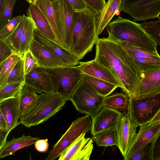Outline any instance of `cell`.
<instances>
[{
	"label": "cell",
	"mask_w": 160,
	"mask_h": 160,
	"mask_svg": "<svg viewBox=\"0 0 160 160\" xmlns=\"http://www.w3.org/2000/svg\"><path fill=\"white\" fill-rule=\"evenodd\" d=\"M94 60L111 72L129 98L133 97L142 71L118 42L108 38H99Z\"/></svg>",
	"instance_id": "1"
},
{
	"label": "cell",
	"mask_w": 160,
	"mask_h": 160,
	"mask_svg": "<svg viewBox=\"0 0 160 160\" xmlns=\"http://www.w3.org/2000/svg\"><path fill=\"white\" fill-rule=\"evenodd\" d=\"M96 14L88 8L75 11L70 50L79 61L92 51L99 38Z\"/></svg>",
	"instance_id": "2"
},
{
	"label": "cell",
	"mask_w": 160,
	"mask_h": 160,
	"mask_svg": "<svg viewBox=\"0 0 160 160\" xmlns=\"http://www.w3.org/2000/svg\"><path fill=\"white\" fill-rule=\"evenodd\" d=\"M106 28L109 39L126 42L159 54L155 42L140 24L119 16L110 22Z\"/></svg>",
	"instance_id": "3"
},
{
	"label": "cell",
	"mask_w": 160,
	"mask_h": 160,
	"mask_svg": "<svg viewBox=\"0 0 160 160\" xmlns=\"http://www.w3.org/2000/svg\"><path fill=\"white\" fill-rule=\"evenodd\" d=\"M39 94L34 105L20 118V123L27 128L46 121L60 110L68 100L57 92Z\"/></svg>",
	"instance_id": "4"
},
{
	"label": "cell",
	"mask_w": 160,
	"mask_h": 160,
	"mask_svg": "<svg viewBox=\"0 0 160 160\" xmlns=\"http://www.w3.org/2000/svg\"><path fill=\"white\" fill-rule=\"evenodd\" d=\"M45 68L49 73L56 92L70 100L82 79L83 73L79 66Z\"/></svg>",
	"instance_id": "5"
},
{
	"label": "cell",
	"mask_w": 160,
	"mask_h": 160,
	"mask_svg": "<svg viewBox=\"0 0 160 160\" xmlns=\"http://www.w3.org/2000/svg\"><path fill=\"white\" fill-rule=\"evenodd\" d=\"M104 98L82 79L69 100L77 111L92 118L103 106Z\"/></svg>",
	"instance_id": "6"
},
{
	"label": "cell",
	"mask_w": 160,
	"mask_h": 160,
	"mask_svg": "<svg viewBox=\"0 0 160 160\" xmlns=\"http://www.w3.org/2000/svg\"><path fill=\"white\" fill-rule=\"evenodd\" d=\"M86 115L73 121L70 126L49 151L46 160L56 159L82 134L91 131L92 121Z\"/></svg>",
	"instance_id": "7"
},
{
	"label": "cell",
	"mask_w": 160,
	"mask_h": 160,
	"mask_svg": "<svg viewBox=\"0 0 160 160\" xmlns=\"http://www.w3.org/2000/svg\"><path fill=\"white\" fill-rule=\"evenodd\" d=\"M160 108V94L136 100L129 98L127 112L131 119L138 126L147 124Z\"/></svg>",
	"instance_id": "8"
},
{
	"label": "cell",
	"mask_w": 160,
	"mask_h": 160,
	"mask_svg": "<svg viewBox=\"0 0 160 160\" xmlns=\"http://www.w3.org/2000/svg\"><path fill=\"white\" fill-rule=\"evenodd\" d=\"M58 27L65 48L70 50L75 11L66 0L52 3Z\"/></svg>",
	"instance_id": "9"
},
{
	"label": "cell",
	"mask_w": 160,
	"mask_h": 160,
	"mask_svg": "<svg viewBox=\"0 0 160 160\" xmlns=\"http://www.w3.org/2000/svg\"><path fill=\"white\" fill-rule=\"evenodd\" d=\"M118 10L128 14L137 21L159 18L160 0H122Z\"/></svg>",
	"instance_id": "10"
},
{
	"label": "cell",
	"mask_w": 160,
	"mask_h": 160,
	"mask_svg": "<svg viewBox=\"0 0 160 160\" xmlns=\"http://www.w3.org/2000/svg\"><path fill=\"white\" fill-rule=\"evenodd\" d=\"M142 71L160 69V56L128 42L118 41Z\"/></svg>",
	"instance_id": "11"
},
{
	"label": "cell",
	"mask_w": 160,
	"mask_h": 160,
	"mask_svg": "<svg viewBox=\"0 0 160 160\" xmlns=\"http://www.w3.org/2000/svg\"><path fill=\"white\" fill-rule=\"evenodd\" d=\"M34 39L53 54L64 66L79 64L80 62L70 50L48 38L37 27L34 30Z\"/></svg>",
	"instance_id": "12"
},
{
	"label": "cell",
	"mask_w": 160,
	"mask_h": 160,
	"mask_svg": "<svg viewBox=\"0 0 160 160\" xmlns=\"http://www.w3.org/2000/svg\"><path fill=\"white\" fill-rule=\"evenodd\" d=\"M160 94V69L142 72L141 80L132 98L140 100Z\"/></svg>",
	"instance_id": "13"
},
{
	"label": "cell",
	"mask_w": 160,
	"mask_h": 160,
	"mask_svg": "<svg viewBox=\"0 0 160 160\" xmlns=\"http://www.w3.org/2000/svg\"><path fill=\"white\" fill-rule=\"evenodd\" d=\"M160 129V121L152 125L148 123L140 126L124 160H130L139 151L154 142Z\"/></svg>",
	"instance_id": "14"
},
{
	"label": "cell",
	"mask_w": 160,
	"mask_h": 160,
	"mask_svg": "<svg viewBox=\"0 0 160 160\" xmlns=\"http://www.w3.org/2000/svg\"><path fill=\"white\" fill-rule=\"evenodd\" d=\"M122 113L116 128L118 138V148L124 157L137 134L138 126L131 119L127 111Z\"/></svg>",
	"instance_id": "15"
},
{
	"label": "cell",
	"mask_w": 160,
	"mask_h": 160,
	"mask_svg": "<svg viewBox=\"0 0 160 160\" xmlns=\"http://www.w3.org/2000/svg\"><path fill=\"white\" fill-rule=\"evenodd\" d=\"M122 114L117 109L103 106L92 118L91 133L92 136L103 131L116 128Z\"/></svg>",
	"instance_id": "16"
},
{
	"label": "cell",
	"mask_w": 160,
	"mask_h": 160,
	"mask_svg": "<svg viewBox=\"0 0 160 160\" xmlns=\"http://www.w3.org/2000/svg\"><path fill=\"white\" fill-rule=\"evenodd\" d=\"M82 134L59 157L58 160H89L93 148V139Z\"/></svg>",
	"instance_id": "17"
},
{
	"label": "cell",
	"mask_w": 160,
	"mask_h": 160,
	"mask_svg": "<svg viewBox=\"0 0 160 160\" xmlns=\"http://www.w3.org/2000/svg\"><path fill=\"white\" fill-rule=\"evenodd\" d=\"M25 84L34 88L39 94L57 92L47 69L40 66L26 75Z\"/></svg>",
	"instance_id": "18"
},
{
	"label": "cell",
	"mask_w": 160,
	"mask_h": 160,
	"mask_svg": "<svg viewBox=\"0 0 160 160\" xmlns=\"http://www.w3.org/2000/svg\"><path fill=\"white\" fill-rule=\"evenodd\" d=\"M79 66L83 73L108 81L122 88V85L111 72L94 60L80 62Z\"/></svg>",
	"instance_id": "19"
},
{
	"label": "cell",
	"mask_w": 160,
	"mask_h": 160,
	"mask_svg": "<svg viewBox=\"0 0 160 160\" xmlns=\"http://www.w3.org/2000/svg\"><path fill=\"white\" fill-rule=\"evenodd\" d=\"M19 96L0 102V111L6 120L7 129L10 132L20 123Z\"/></svg>",
	"instance_id": "20"
},
{
	"label": "cell",
	"mask_w": 160,
	"mask_h": 160,
	"mask_svg": "<svg viewBox=\"0 0 160 160\" xmlns=\"http://www.w3.org/2000/svg\"><path fill=\"white\" fill-rule=\"evenodd\" d=\"M30 49L40 67L52 68L64 66L53 54L34 39Z\"/></svg>",
	"instance_id": "21"
},
{
	"label": "cell",
	"mask_w": 160,
	"mask_h": 160,
	"mask_svg": "<svg viewBox=\"0 0 160 160\" xmlns=\"http://www.w3.org/2000/svg\"><path fill=\"white\" fill-rule=\"evenodd\" d=\"M122 2V0H108L103 8L96 12V22L98 35L101 34L117 11L121 8Z\"/></svg>",
	"instance_id": "22"
},
{
	"label": "cell",
	"mask_w": 160,
	"mask_h": 160,
	"mask_svg": "<svg viewBox=\"0 0 160 160\" xmlns=\"http://www.w3.org/2000/svg\"><path fill=\"white\" fill-rule=\"evenodd\" d=\"M27 14L42 32L48 38L57 42L55 35L49 22L41 11L35 4H30L27 9Z\"/></svg>",
	"instance_id": "23"
},
{
	"label": "cell",
	"mask_w": 160,
	"mask_h": 160,
	"mask_svg": "<svg viewBox=\"0 0 160 160\" xmlns=\"http://www.w3.org/2000/svg\"><path fill=\"white\" fill-rule=\"evenodd\" d=\"M39 139L38 137L24 135L17 138L13 137L12 139L7 142L5 146L0 150V158L14 155L16 151L34 144Z\"/></svg>",
	"instance_id": "24"
},
{
	"label": "cell",
	"mask_w": 160,
	"mask_h": 160,
	"mask_svg": "<svg viewBox=\"0 0 160 160\" xmlns=\"http://www.w3.org/2000/svg\"><path fill=\"white\" fill-rule=\"evenodd\" d=\"M35 4L41 11L50 24L58 43L64 47L58 28L54 10L49 0H36Z\"/></svg>",
	"instance_id": "25"
},
{
	"label": "cell",
	"mask_w": 160,
	"mask_h": 160,
	"mask_svg": "<svg viewBox=\"0 0 160 160\" xmlns=\"http://www.w3.org/2000/svg\"><path fill=\"white\" fill-rule=\"evenodd\" d=\"M40 96L33 88L25 84L19 96L20 117L26 113L35 104Z\"/></svg>",
	"instance_id": "26"
},
{
	"label": "cell",
	"mask_w": 160,
	"mask_h": 160,
	"mask_svg": "<svg viewBox=\"0 0 160 160\" xmlns=\"http://www.w3.org/2000/svg\"><path fill=\"white\" fill-rule=\"evenodd\" d=\"M82 79L98 94L105 98L119 87L116 84L84 73Z\"/></svg>",
	"instance_id": "27"
},
{
	"label": "cell",
	"mask_w": 160,
	"mask_h": 160,
	"mask_svg": "<svg viewBox=\"0 0 160 160\" xmlns=\"http://www.w3.org/2000/svg\"><path fill=\"white\" fill-rule=\"evenodd\" d=\"M36 27L32 20L26 16L19 51L22 56L24 53L30 48L31 43L34 39V30Z\"/></svg>",
	"instance_id": "28"
},
{
	"label": "cell",
	"mask_w": 160,
	"mask_h": 160,
	"mask_svg": "<svg viewBox=\"0 0 160 160\" xmlns=\"http://www.w3.org/2000/svg\"><path fill=\"white\" fill-rule=\"evenodd\" d=\"M22 57L21 54L16 52L0 63V88L7 84L10 72Z\"/></svg>",
	"instance_id": "29"
},
{
	"label": "cell",
	"mask_w": 160,
	"mask_h": 160,
	"mask_svg": "<svg viewBox=\"0 0 160 160\" xmlns=\"http://www.w3.org/2000/svg\"><path fill=\"white\" fill-rule=\"evenodd\" d=\"M98 146H118L117 131L116 128L108 129L92 136Z\"/></svg>",
	"instance_id": "30"
},
{
	"label": "cell",
	"mask_w": 160,
	"mask_h": 160,
	"mask_svg": "<svg viewBox=\"0 0 160 160\" xmlns=\"http://www.w3.org/2000/svg\"><path fill=\"white\" fill-rule=\"evenodd\" d=\"M129 102V97L123 92L116 93L105 97L103 106L117 109H127Z\"/></svg>",
	"instance_id": "31"
},
{
	"label": "cell",
	"mask_w": 160,
	"mask_h": 160,
	"mask_svg": "<svg viewBox=\"0 0 160 160\" xmlns=\"http://www.w3.org/2000/svg\"><path fill=\"white\" fill-rule=\"evenodd\" d=\"M25 16L24 14L23 15L22 18L17 27L9 35L4 39L15 52L19 53Z\"/></svg>",
	"instance_id": "32"
},
{
	"label": "cell",
	"mask_w": 160,
	"mask_h": 160,
	"mask_svg": "<svg viewBox=\"0 0 160 160\" xmlns=\"http://www.w3.org/2000/svg\"><path fill=\"white\" fill-rule=\"evenodd\" d=\"M25 82H15L8 83L0 88V102L18 96Z\"/></svg>",
	"instance_id": "33"
},
{
	"label": "cell",
	"mask_w": 160,
	"mask_h": 160,
	"mask_svg": "<svg viewBox=\"0 0 160 160\" xmlns=\"http://www.w3.org/2000/svg\"><path fill=\"white\" fill-rule=\"evenodd\" d=\"M140 25L156 45L160 46V18L156 21L144 22Z\"/></svg>",
	"instance_id": "34"
},
{
	"label": "cell",
	"mask_w": 160,
	"mask_h": 160,
	"mask_svg": "<svg viewBox=\"0 0 160 160\" xmlns=\"http://www.w3.org/2000/svg\"><path fill=\"white\" fill-rule=\"evenodd\" d=\"M17 0H4L0 8V29L12 19V12Z\"/></svg>",
	"instance_id": "35"
},
{
	"label": "cell",
	"mask_w": 160,
	"mask_h": 160,
	"mask_svg": "<svg viewBox=\"0 0 160 160\" xmlns=\"http://www.w3.org/2000/svg\"><path fill=\"white\" fill-rule=\"evenodd\" d=\"M25 76L24 60L22 58L16 64L10 72L8 83L15 82H25Z\"/></svg>",
	"instance_id": "36"
},
{
	"label": "cell",
	"mask_w": 160,
	"mask_h": 160,
	"mask_svg": "<svg viewBox=\"0 0 160 160\" xmlns=\"http://www.w3.org/2000/svg\"><path fill=\"white\" fill-rule=\"evenodd\" d=\"M22 59L24 60V70L26 75L34 69L40 66L30 49L24 53Z\"/></svg>",
	"instance_id": "37"
},
{
	"label": "cell",
	"mask_w": 160,
	"mask_h": 160,
	"mask_svg": "<svg viewBox=\"0 0 160 160\" xmlns=\"http://www.w3.org/2000/svg\"><path fill=\"white\" fill-rule=\"evenodd\" d=\"M23 17L18 16L12 18L11 20L0 29V38L4 39L15 28Z\"/></svg>",
	"instance_id": "38"
},
{
	"label": "cell",
	"mask_w": 160,
	"mask_h": 160,
	"mask_svg": "<svg viewBox=\"0 0 160 160\" xmlns=\"http://www.w3.org/2000/svg\"><path fill=\"white\" fill-rule=\"evenodd\" d=\"M16 52L4 39L0 38V63Z\"/></svg>",
	"instance_id": "39"
},
{
	"label": "cell",
	"mask_w": 160,
	"mask_h": 160,
	"mask_svg": "<svg viewBox=\"0 0 160 160\" xmlns=\"http://www.w3.org/2000/svg\"><path fill=\"white\" fill-rule=\"evenodd\" d=\"M152 160V148L150 144L138 152L130 160Z\"/></svg>",
	"instance_id": "40"
},
{
	"label": "cell",
	"mask_w": 160,
	"mask_h": 160,
	"mask_svg": "<svg viewBox=\"0 0 160 160\" xmlns=\"http://www.w3.org/2000/svg\"><path fill=\"white\" fill-rule=\"evenodd\" d=\"M83 0L88 8L96 12L101 11L106 3L105 0Z\"/></svg>",
	"instance_id": "41"
},
{
	"label": "cell",
	"mask_w": 160,
	"mask_h": 160,
	"mask_svg": "<svg viewBox=\"0 0 160 160\" xmlns=\"http://www.w3.org/2000/svg\"><path fill=\"white\" fill-rule=\"evenodd\" d=\"M151 145L152 148V160H160V135Z\"/></svg>",
	"instance_id": "42"
},
{
	"label": "cell",
	"mask_w": 160,
	"mask_h": 160,
	"mask_svg": "<svg viewBox=\"0 0 160 160\" xmlns=\"http://www.w3.org/2000/svg\"><path fill=\"white\" fill-rule=\"evenodd\" d=\"M48 141V140L47 138L39 139L37 140L34 144L36 149L40 152H46L49 147Z\"/></svg>",
	"instance_id": "43"
},
{
	"label": "cell",
	"mask_w": 160,
	"mask_h": 160,
	"mask_svg": "<svg viewBox=\"0 0 160 160\" xmlns=\"http://www.w3.org/2000/svg\"><path fill=\"white\" fill-rule=\"evenodd\" d=\"M66 1L75 11L88 8L83 0H66Z\"/></svg>",
	"instance_id": "44"
},
{
	"label": "cell",
	"mask_w": 160,
	"mask_h": 160,
	"mask_svg": "<svg viewBox=\"0 0 160 160\" xmlns=\"http://www.w3.org/2000/svg\"><path fill=\"white\" fill-rule=\"evenodd\" d=\"M10 132L7 129L0 128V150L6 145L7 138Z\"/></svg>",
	"instance_id": "45"
},
{
	"label": "cell",
	"mask_w": 160,
	"mask_h": 160,
	"mask_svg": "<svg viewBox=\"0 0 160 160\" xmlns=\"http://www.w3.org/2000/svg\"><path fill=\"white\" fill-rule=\"evenodd\" d=\"M160 121V108L153 117V118L148 123L149 124H153Z\"/></svg>",
	"instance_id": "46"
},
{
	"label": "cell",
	"mask_w": 160,
	"mask_h": 160,
	"mask_svg": "<svg viewBox=\"0 0 160 160\" xmlns=\"http://www.w3.org/2000/svg\"><path fill=\"white\" fill-rule=\"evenodd\" d=\"M0 128L7 129L6 120L1 111H0Z\"/></svg>",
	"instance_id": "47"
},
{
	"label": "cell",
	"mask_w": 160,
	"mask_h": 160,
	"mask_svg": "<svg viewBox=\"0 0 160 160\" xmlns=\"http://www.w3.org/2000/svg\"><path fill=\"white\" fill-rule=\"evenodd\" d=\"M30 4H33V0H26Z\"/></svg>",
	"instance_id": "48"
},
{
	"label": "cell",
	"mask_w": 160,
	"mask_h": 160,
	"mask_svg": "<svg viewBox=\"0 0 160 160\" xmlns=\"http://www.w3.org/2000/svg\"><path fill=\"white\" fill-rule=\"evenodd\" d=\"M4 0H0V8L2 6Z\"/></svg>",
	"instance_id": "49"
},
{
	"label": "cell",
	"mask_w": 160,
	"mask_h": 160,
	"mask_svg": "<svg viewBox=\"0 0 160 160\" xmlns=\"http://www.w3.org/2000/svg\"><path fill=\"white\" fill-rule=\"evenodd\" d=\"M160 135V129L159 131V132H158V134H157V137L156 138V139H155V140H156V139Z\"/></svg>",
	"instance_id": "50"
},
{
	"label": "cell",
	"mask_w": 160,
	"mask_h": 160,
	"mask_svg": "<svg viewBox=\"0 0 160 160\" xmlns=\"http://www.w3.org/2000/svg\"><path fill=\"white\" fill-rule=\"evenodd\" d=\"M56 0H49V1L52 2V3L53 2H54V1H55Z\"/></svg>",
	"instance_id": "51"
},
{
	"label": "cell",
	"mask_w": 160,
	"mask_h": 160,
	"mask_svg": "<svg viewBox=\"0 0 160 160\" xmlns=\"http://www.w3.org/2000/svg\"><path fill=\"white\" fill-rule=\"evenodd\" d=\"M33 4L35 2L36 0H33Z\"/></svg>",
	"instance_id": "52"
}]
</instances>
